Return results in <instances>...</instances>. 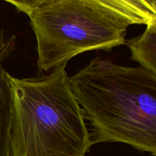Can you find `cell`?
Listing matches in <instances>:
<instances>
[{"label":"cell","instance_id":"1","mask_svg":"<svg viewBox=\"0 0 156 156\" xmlns=\"http://www.w3.org/2000/svg\"><path fill=\"white\" fill-rule=\"evenodd\" d=\"M91 146L113 142L156 155V74L95 58L69 78Z\"/></svg>","mask_w":156,"mask_h":156},{"label":"cell","instance_id":"2","mask_svg":"<svg viewBox=\"0 0 156 156\" xmlns=\"http://www.w3.org/2000/svg\"><path fill=\"white\" fill-rule=\"evenodd\" d=\"M66 66L31 79L10 75L13 156H85L91 148L90 133Z\"/></svg>","mask_w":156,"mask_h":156},{"label":"cell","instance_id":"3","mask_svg":"<svg viewBox=\"0 0 156 156\" xmlns=\"http://www.w3.org/2000/svg\"><path fill=\"white\" fill-rule=\"evenodd\" d=\"M37 45V66L50 71L89 50L125 44L133 23L91 0H53L27 15Z\"/></svg>","mask_w":156,"mask_h":156},{"label":"cell","instance_id":"4","mask_svg":"<svg viewBox=\"0 0 156 156\" xmlns=\"http://www.w3.org/2000/svg\"><path fill=\"white\" fill-rule=\"evenodd\" d=\"M15 46V37L5 39L0 35V156H13L12 146L14 117L13 90L10 74L3 67V62Z\"/></svg>","mask_w":156,"mask_h":156},{"label":"cell","instance_id":"5","mask_svg":"<svg viewBox=\"0 0 156 156\" xmlns=\"http://www.w3.org/2000/svg\"><path fill=\"white\" fill-rule=\"evenodd\" d=\"M132 59L145 69L156 74V21L146 24L142 35L125 41Z\"/></svg>","mask_w":156,"mask_h":156},{"label":"cell","instance_id":"6","mask_svg":"<svg viewBox=\"0 0 156 156\" xmlns=\"http://www.w3.org/2000/svg\"><path fill=\"white\" fill-rule=\"evenodd\" d=\"M129 19L133 24L156 21V10L145 0H91Z\"/></svg>","mask_w":156,"mask_h":156},{"label":"cell","instance_id":"7","mask_svg":"<svg viewBox=\"0 0 156 156\" xmlns=\"http://www.w3.org/2000/svg\"><path fill=\"white\" fill-rule=\"evenodd\" d=\"M13 5L21 12L28 15L32 9L53 0H4Z\"/></svg>","mask_w":156,"mask_h":156},{"label":"cell","instance_id":"8","mask_svg":"<svg viewBox=\"0 0 156 156\" xmlns=\"http://www.w3.org/2000/svg\"><path fill=\"white\" fill-rule=\"evenodd\" d=\"M152 9L156 10V0H145Z\"/></svg>","mask_w":156,"mask_h":156}]
</instances>
